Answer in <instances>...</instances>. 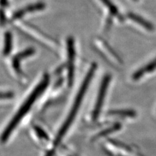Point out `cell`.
<instances>
[{
  "label": "cell",
  "mask_w": 156,
  "mask_h": 156,
  "mask_svg": "<svg viewBox=\"0 0 156 156\" xmlns=\"http://www.w3.org/2000/svg\"><path fill=\"white\" fill-rule=\"evenodd\" d=\"M96 68V65L95 63H94V64H92L91 65L89 71L87 72V74L84 78V80L83 81L79 91H78L77 94L76 96L74 104L72 105V107L69 112V113H68L67 118L65 119V121L64 122V123L62 124V126L61 127L59 130H58V133L54 139V141H53V146H54V147H57V146H58V144H60L62 139L64 138L67 131L70 128L73 121L74 120L77 112L80 109L83 99V98L85 95L88 87H89L92 77H93L95 74Z\"/></svg>",
  "instance_id": "1"
},
{
  "label": "cell",
  "mask_w": 156,
  "mask_h": 156,
  "mask_svg": "<svg viewBox=\"0 0 156 156\" xmlns=\"http://www.w3.org/2000/svg\"><path fill=\"white\" fill-rule=\"evenodd\" d=\"M49 83H50V77L48 74H46L43 77L42 80L40 81L38 85L34 89L30 95L23 102L22 105L20 107L17 113L13 116L11 121L7 125V128L5 129L2 136V140L3 142H6L7 140L10 135L13 132L14 129L16 128L20 123V122L22 120L24 116L30 110L31 107L38 99V98L45 90L46 87L49 85Z\"/></svg>",
  "instance_id": "2"
},
{
  "label": "cell",
  "mask_w": 156,
  "mask_h": 156,
  "mask_svg": "<svg viewBox=\"0 0 156 156\" xmlns=\"http://www.w3.org/2000/svg\"><path fill=\"white\" fill-rule=\"evenodd\" d=\"M67 46V81L68 85L72 87L74 83L75 74V42L72 37H68L66 42Z\"/></svg>",
  "instance_id": "3"
},
{
  "label": "cell",
  "mask_w": 156,
  "mask_h": 156,
  "mask_svg": "<svg viewBox=\"0 0 156 156\" xmlns=\"http://www.w3.org/2000/svg\"><path fill=\"white\" fill-rule=\"evenodd\" d=\"M110 81H111V76L109 75H105L101 81V85L100 87V89L98 91V94L95 105L94 107V110L92 114V119L94 120H96L98 117V116L101 113L105 97L106 96L107 88H108V86L109 85Z\"/></svg>",
  "instance_id": "4"
},
{
  "label": "cell",
  "mask_w": 156,
  "mask_h": 156,
  "mask_svg": "<svg viewBox=\"0 0 156 156\" xmlns=\"http://www.w3.org/2000/svg\"><path fill=\"white\" fill-rule=\"evenodd\" d=\"M35 50L33 48H29L26 50L18 53V54L14 55L12 58V66L14 70L18 75H22V72L20 68V62L29 56L33 55L35 53Z\"/></svg>",
  "instance_id": "5"
},
{
  "label": "cell",
  "mask_w": 156,
  "mask_h": 156,
  "mask_svg": "<svg viewBox=\"0 0 156 156\" xmlns=\"http://www.w3.org/2000/svg\"><path fill=\"white\" fill-rule=\"evenodd\" d=\"M45 8V4L42 2H38L32 5H29L14 12L12 15V20H17L22 18L26 14L42 11Z\"/></svg>",
  "instance_id": "6"
},
{
  "label": "cell",
  "mask_w": 156,
  "mask_h": 156,
  "mask_svg": "<svg viewBox=\"0 0 156 156\" xmlns=\"http://www.w3.org/2000/svg\"><path fill=\"white\" fill-rule=\"evenodd\" d=\"M155 69H156V58L152 62H149L148 64L140 68L138 70H136L133 74V80L135 81L138 80L144 75L148 74V73L150 72L154 71Z\"/></svg>",
  "instance_id": "7"
},
{
  "label": "cell",
  "mask_w": 156,
  "mask_h": 156,
  "mask_svg": "<svg viewBox=\"0 0 156 156\" xmlns=\"http://www.w3.org/2000/svg\"><path fill=\"white\" fill-rule=\"evenodd\" d=\"M128 17L132 20L133 21L136 22V23L139 24L142 27H143L144 29H147L148 31H153L154 29V26L152 23H150L148 20H146L144 18L140 16L139 15L136 14H135L133 12H129L128 14Z\"/></svg>",
  "instance_id": "8"
},
{
  "label": "cell",
  "mask_w": 156,
  "mask_h": 156,
  "mask_svg": "<svg viewBox=\"0 0 156 156\" xmlns=\"http://www.w3.org/2000/svg\"><path fill=\"white\" fill-rule=\"evenodd\" d=\"M12 37L11 33L7 31L5 34V45L3 49V54L8 55L12 51Z\"/></svg>",
  "instance_id": "9"
},
{
  "label": "cell",
  "mask_w": 156,
  "mask_h": 156,
  "mask_svg": "<svg viewBox=\"0 0 156 156\" xmlns=\"http://www.w3.org/2000/svg\"><path fill=\"white\" fill-rule=\"evenodd\" d=\"M100 1L108 8L111 15L116 16V18H118L119 20H122V16L120 15L118 9H117V7L112 2L111 0H100Z\"/></svg>",
  "instance_id": "10"
},
{
  "label": "cell",
  "mask_w": 156,
  "mask_h": 156,
  "mask_svg": "<svg viewBox=\"0 0 156 156\" xmlns=\"http://www.w3.org/2000/svg\"><path fill=\"white\" fill-rule=\"evenodd\" d=\"M110 115L113 116H121L133 117L136 115V113L133 110H113L109 112Z\"/></svg>",
  "instance_id": "11"
},
{
  "label": "cell",
  "mask_w": 156,
  "mask_h": 156,
  "mask_svg": "<svg viewBox=\"0 0 156 156\" xmlns=\"http://www.w3.org/2000/svg\"><path fill=\"white\" fill-rule=\"evenodd\" d=\"M13 96V93L11 92H2L1 98L2 99H11Z\"/></svg>",
  "instance_id": "12"
},
{
  "label": "cell",
  "mask_w": 156,
  "mask_h": 156,
  "mask_svg": "<svg viewBox=\"0 0 156 156\" xmlns=\"http://www.w3.org/2000/svg\"><path fill=\"white\" fill-rule=\"evenodd\" d=\"M2 6H7L8 5L7 0H2Z\"/></svg>",
  "instance_id": "13"
},
{
  "label": "cell",
  "mask_w": 156,
  "mask_h": 156,
  "mask_svg": "<svg viewBox=\"0 0 156 156\" xmlns=\"http://www.w3.org/2000/svg\"><path fill=\"white\" fill-rule=\"evenodd\" d=\"M134 1H137V0H134Z\"/></svg>",
  "instance_id": "14"
}]
</instances>
